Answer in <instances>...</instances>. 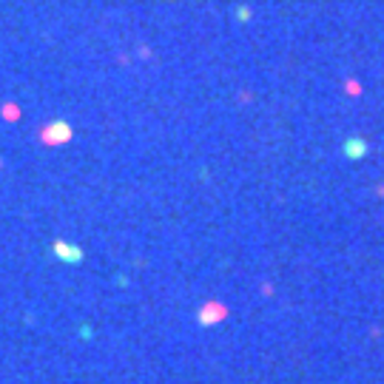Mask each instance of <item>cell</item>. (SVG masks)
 Wrapping results in <instances>:
<instances>
[{
    "instance_id": "5",
    "label": "cell",
    "mask_w": 384,
    "mask_h": 384,
    "mask_svg": "<svg viewBox=\"0 0 384 384\" xmlns=\"http://www.w3.org/2000/svg\"><path fill=\"white\" fill-rule=\"evenodd\" d=\"M80 336H83V339H91V327H88V324H83V327H80Z\"/></svg>"
},
{
    "instance_id": "2",
    "label": "cell",
    "mask_w": 384,
    "mask_h": 384,
    "mask_svg": "<svg viewBox=\"0 0 384 384\" xmlns=\"http://www.w3.org/2000/svg\"><path fill=\"white\" fill-rule=\"evenodd\" d=\"M52 253L60 259V262H66V265H80V262H83V256H86V253H83V248L66 242V239H54Z\"/></svg>"
},
{
    "instance_id": "1",
    "label": "cell",
    "mask_w": 384,
    "mask_h": 384,
    "mask_svg": "<svg viewBox=\"0 0 384 384\" xmlns=\"http://www.w3.org/2000/svg\"><path fill=\"white\" fill-rule=\"evenodd\" d=\"M43 142L46 145H63V142H69L71 137H74V131H71V125L69 122H63V120H57V122H49L43 128Z\"/></svg>"
},
{
    "instance_id": "3",
    "label": "cell",
    "mask_w": 384,
    "mask_h": 384,
    "mask_svg": "<svg viewBox=\"0 0 384 384\" xmlns=\"http://www.w3.org/2000/svg\"><path fill=\"white\" fill-rule=\"evenodd\" d=\"M225 316H228L225 305H219V302H208L205 307H200V316H197V322H200L202 327H211V324L222 322Z\"/></svg>"
},
{
    "instance_id": "4",
    "label": "cell",
    "mask_w": 384,
    "mask_h": 384,
    "mask_svg": "<svg viewBox=\"0 0 384 384\" xmlns=\"http://www.w3.org/2000/svg\"><path fill=\"white\" fill-rule=\"evenodd\" d=\"M367 154V142L361 140V137H350V140H344V157L347 159H361Z\"/></svg>"
}]
</instances>
